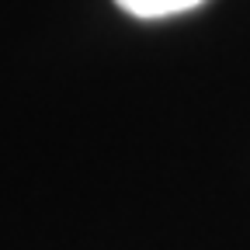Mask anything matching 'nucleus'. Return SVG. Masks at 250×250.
Masks as SVG:
<instances>
[{"instance_id":"nucleus-1","label":"nucleus","mask_w":250,"mask_h":250,"mask_svg":"<svg viewBox=\"0 0 250 250\" xmlns=\"http://www.w3.org/2000/svg\"><path fill=\"white\" fill-rule=\"evenodd\" d=\"M115 4L136 18H167V14H181V11L198 7L202 0H115Z\"/></svg>"}]
</instances>
